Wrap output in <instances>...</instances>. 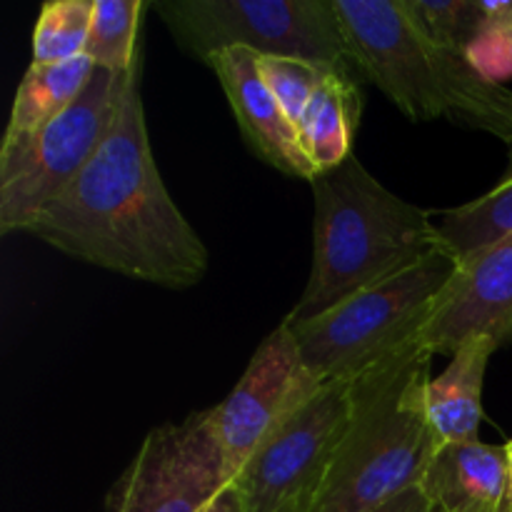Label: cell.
Listing matches in <instances>:
<instances>
[{
    "label": "cell",
    "instance_id": "cell-1",
    "mask_svg": "<svg viewBox=\"0 0 512 512\" xmlns=\"http://www.w3.org/2000/svg\"><path fill=\"white\" fill-rule=\"evenodd\" d=\"M28 233L60 253L163 288H193L205 278L208 248L170 198L150 150L140 68L90 163Z\"/></svg>",
    "mask_w": 512,
    "mask_h": 512
},
{
    "label": "cell",
    "instance_id": "cell-2",
    "mask_svg": "<svg viewBox=\"0 0 512 512\" xmlns=\"http://www.w3.org/2000/svg\"><path fill=\"white\" fill-rule=\"evenodd\" d=\"M315 195L313 270L285 323L320 318L360 290L443 250L430 210L390 193L355 155L310 180Z\"/></svg>",
    "mask_w": 512,
    "mask_h": 512
},
{
    "label": "cell",
    "instance_id": "cell-3",
    "mask_svg": "<svg viewBox=\"0 0 512 512\" xmlns=\"http://www.w3.org/2000/svg\"><path fill=\"white\" fill-rule=\"evenodd\" d=\"M430 353L413 343L350 380V420L313 512H370L418 488L440 448L425 408Z\"/></svg>",
    "mask_w": 512,
    "mask_h": 512
},
{
    "label": "cell",
    "instance_id": "cell-4",
    "mask_svg": "<svg viewBox=\"0 0 512 512\" xmlns=\"http://www.w3.org/2000/svg\"><path fill=\"white\" fill-rule=\"evenodd\" d=\"M355 68L410 120L450 118L512 145V93L485 80L468 55L438 45L403 0H335Z\"/></svg>",
    "mask_w": 512,
    "mask_h": 512
},
{
    "label": "cell",
    "instance_id": "cell-5",
    "mask_svg": "<svg viewBox=\"0 0 512 512\" xmlns=\"http://www.w3.org/2000/svg\"><path fill=\"white\" fill-rule=\"evenodd\" d=\"M455 273L458 260L438 250L395 278L360 290L320 318L288 323L310 373L320 383H350L418 343Z\"/></svg>",
    "mask_w": 512,
    "mask_h": 512
},
{
    "label": "cell",
    "instance_id": "cell-6",
    "mask_svg": "<svg viewBox=\"0 0 512 512\" xmlns=\"http://www.w3.org/2000/svg\"><path fill=\"white\" fill-rule=\"evenodd\" d=\"M158 13L190 55L245 48L273 58H298L350 75L355 68L335 0H163Z\"/></svg>",
    "mask_w": 512,
    "mask_h": 512
},
{
    "label": "cell",
    "instance_id": "cell-7",
    "mask_svg": "<svg viewBox=\"0 0 512 512\" xmlns=\"http://www.w3.org/2000/svg\"><path fill=\"white\" fill-rule=\"evenodd\" d=\"M135 70L95 68L65 113L33 138L0 148V233H28L33 220L78 178L108 135Z\"/></svg>",
    "mask_w": 512,
    "mask_h": 512
},
{
    "label": "cell",
    "instance_id": "cell-8",
    "mask_svg": "<svg viewBox=\"0 0 512 512\" xmlns=\"http://www.w3.org/2000/svg\"><path fill=\"white\" fill-rule=\"evenodd\" d=\"M350 420V383L328 380L235 475L245 512H313Z\"/></svg>",
    "mask_w": 512,
    "mask_h": 512
},
{
    "label": "cell",
    "instance_id": "cell-9",
    "mask_svg": "<svg viewBox=\"0 0 512 512\" xmlns=\"http://www.w3.org/2000/svg\"><path fill=\"white\" fill-rule=\"evenodd\" d=\"M233 483L210 410L148 433L110 493V512H203Z\"/></svg>",
    "mask_w": 512,
    "mask_h": 512
},
{
    "label": "cell",
    "instance_id": "cell-10",
    "mask_svg": "<svg viewBox=\"0 0 512 512\" xmlns=\"http://www.w3.org/2000/svg\"><path fill=\"white\" fill-rule=\"evenodd\" d=\"M320 385L300 355L293 330L283 320L255 350L233 393L210 408V423L223 448L230 478L235 480L260 443Z\"/></svg>",
    "mask_w": 512,
    "mask_h": 512
},
{
    "label": "cell",
    "instance_id": "cell-11",
    "mask_svg": "<svg viewBox=\"0 0 512 512\" xmlns=\"http://www.w3.org/2000/svg\"><path fill=\"white\" fill-rule=\"evenodd\" d=\"M470 338H490L498 348L512 343V235L458 263L420 343L433 355H453Z\"/></svg>",
    "mask_w": 512,
    "mask_h": 512
},
{
    "label": "cell",
    "instance_id": "cell-12",
    "mask_svg": "<svg viewBox=\"0 0 512 512\" xmlns=\"http://www.w3.org/2000/svg\"><path fill=\"white\" fill-rule=\"evenodd\" d=\"M218 75L238 128L255 153L278 168L280 173L313 180L315 168L300 148L298 128L290 123L285 110L270 93L258 70V53L245 48H228L208 60Z\"/></svg>",
    "mask_w": 512,
    "mask_h": 512
},
{
    "label": "cell",
    "instance_id": "cell-13",
    "mask_svg": "<svg viewBox=\"0 0 512 512\" xmlns=\"http://www.w3.org/2000/svg\"><path fill=\"white\" fill-rule=\"evenodd\" d=\"M420 488L433 512H510L508 445H440Z\"/></svg>",
    "mask_w": 512,
    "mask_h": 512
},
{
    "label": "cell",
    "instance_id": "cell-14",
    "mask_svg": "<svg viewBox=\"0 0 512 512\" xmlns=\"http://www.w3.org/2000/svg\"><path fill=\"white\" fill-rule=\"evenodd\" d=\"M498 345L490 338H470L453 353L448 368L428 380L425 408L435 438L445 443H475L483 423L485 370Z\"/></svg>",
    "mask_w": 512,
    "mask_h": 512
},
{
    "label": "cell",
    "instance_id": "cell-15",
    "mask_svg": "<svg viewBox=\"0 0 512 512\" xmlns=\"http://www.w3.org/2000/svg\"><path fill=\"white\" fill-rule=\"evenodd\" d=\"M360 108L363 103L350 75H325L298 125L300 148L315 168V175L338 168L353 155L350 145Z\"/></svg>",
    "mask_w": 512,
    "mask_h": 512
},
{
    "label": "cell",
    "instance_id": "cell-16",
    "mask_svg": "<svg viewBox=\"0 0 512 512\" xmlns=\"http://www.w3.org/2000/svg\"><path fill=\"white\" fill-rule=\"evenodd\" d=\"M93 70L95 65L88 55L55 65L30 63L28 73L15 90L3 145H18L33 138L60 113H65L90 83Z\"/></svg>",
    "mask_w": 512,
    "mask_h": 512
},
{
    "label": "cell",
    "instance_id": "cell-17",
    "mask_svg": "<svg viewBox=\"0 0 512 512\" xmlns=\"http://www.w3.org/2000/svg\"><path fill=\"white\" fill-rule=\"evenodd\" d=\"M445 253L458 263L512 235V173L483 198L433 213Z\"/></svg>",
    "mask_w": 512,
    "mask_h": 512
},
{
    "label": "cell",
    "instance_id": "cell-18",
    "mask_svg": "<svg viewBox=\"0 0 512 512\" xmlns=\"http://www.w3.org/2000/svg\"><path fill=\"white\" fill-rule=\"evenodd\" d=\"M143 0H95L85 55L95 68L130 73L138 68V43Z\"/></svg>",
    "mask_w": 512,
    "mask_h": 512
},
{
    "label": "cell",
    "instance_id": "cell-19",
    "mask_svg": "<svg viewBox=\"0 0 512 512\" xmlns=\"http://www.w3.org/2000/svg\"><path fill=\"white\" fill-rule=\"evenodd\" d=\"M95 0H50L33 30V63L55 65L83 58Z\"/></svg>",
    "mask_w": 512,
    "mask_h": 512
},
{
    "label": "cell",
    "instance_id": "cell-20",
    "mask_svg": "<svg viewBox=\"0 0 512 512\" xmlns=\"http://www.w3.org/2000/svg\"><path fill=\"white\" fill-rule=\"evenodd\" d=\"M465 55L490 83L512 78V0H480V23Z\"/></svg>",
    "mask_w": 512,
    "mask_h": 512
},
{
    "label": "cell",
    "instance_id": "cell-21",
    "mask_svg": "<svg viewBox=\"0 0 512 512\" xmlns=\"http://www.w3.org/2000/svg\"><path fill=\"white\" fill-rule=\"evenodd\" d=\"M410 18L428 38L465 53L480 23V0H403Z\"/></svg>",
    "mask_w": 512,
    "mask_h": 512
},
{
    "label": "cell",
    "instance_id": "cell-22",
    "mask_svg": "<svg viewBox=\"0 0 512 512\" xmlns=\"http://www.w3.org/2000/svg\"><path fill=\"white\" fill-rule=\"evenodd\" d=\"M258 70L295 128L303 120L318 85L323 83L325 75L333 73L308 60L273 58V55H258Z\"/></svg>",
    "mask_w": 512,
    "mask_h": 512
},
{
    "label": "cell",
    "instance_id": "cell-23",
    "mask_svg": "<svg viewBox=\"0 0 512 512\" xmlns=\"http://www.w3.org/2000/svg\"><path fill=\"white\" fill-rule=\"evenodd\" d=\"M370 512H433V505H430L425 490L418 485V488L405 490V493H400L398 498L388 500V503Z\"/></svg>",
    "mask_w": 512,
    "mask_h": 512
},
{
    "label": "cell",
    "instance_id": "cell-24",
    "mask_svg": "<svg viewBox=\"0 0 512 512\" xmlns=\"http://www.w3.org/2000/svg\"><path fill=\"white\" fill-rule=\"evenodd\" d=\"M203 512H245L243 498H240V490L230 483L228 488H225L223 493H220L218 498H215Z\"/></svg>",
    "mask_w": 512,
    "mask_h": 512
},
{
    "label": "cell",
    "instance_id": "cell-25",
    "mask_svg": "<svg viewBox=\"0 0 512 512\" xmlns=\"http://www.w3.org/2000/svg\"><path fill=\"white\" fill-rule=\"evenodd\" d=\"M508 460H510V493H508V508L512 512V440L508 443Z\"/></svg>",
    "mask_w": 512,
    "mask_h": 512
}]
</instances>
